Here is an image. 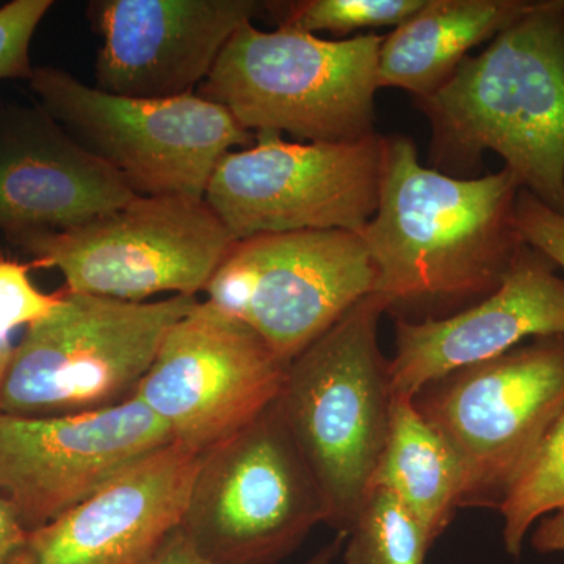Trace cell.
Masks as SVG:
<instances>
[{
  "label": "cell",
  "mask_w": 564,
  "mask_h": 564,
  "mask_svg": "<svg viewBox=\"0 0 564 564\" xmlns=\"http://www.w3.org/2000/svg\"><path fill=\"white\" fill-rule=\"evenodd\" d=\"M519 192L505 166L452 176L423 166L408 137H384L378 209L358 234L386 313L443 318L496 291L524 247L514 218Z\"/></svg>",
  "instance_id": "1"
},
{
  "label": "cell",
  "mask_w": 564,
  "mask_h": 564,
  "mask_svg": "<svg viewBox=\"0 0 564 564\" xmlns=\"http://www.w3.org/2000/svg\"><path fill=\"white\" fill-rule=\"evenodd\" d=\"M417 106L436 172L475 169L496 152L522 191L564 215V0H533Z\"/></svg>",
  "instance_id": "2"
},
{
  "label": "cell",
  "mask_w": 564,
  "mask_h": 564,
  "mask_svg": "<svg viewBox=\"0 0 564 564\" xmlns=\"http://www.w3.org/2000/svg\"><path fill=\"white\" fill-rule=\"evenodd\" d=\"M386 304L364 296L288 366L278 404L317 480L326 525L347 534L370 494L391 421Z\"/></svg>",
  "instance_id": "3"
},
{
  "label": "cell",
  "mask_w": 564,
  "mask_h": 564,
  "mask_svg": "<svg viewBox=\"0 0 564 564\" xmlns=\"http://www.w3.org/2000/svg\"><path fill=\"white\" fill-rule=\"evenodd\" d=\"M384 35L322 40L310 33L237 29L198 95L220 104L247 131L285 132L310 143L375 133L378 55Z\"/></svg>",
  "instance_id": "4"
},
{
  "label": "cell",
  "mask_w": 564,
  "mask_h": 564,
  "mask_svg": "<svg viewBox=\"0 0 564 564\" xmlns=\"http://www.w3.org/2000/svg\"><path fill=\"white\" fill-rule=\"evenodd\" d=\"M198 302L172 295L129 303L66 291L11 350L0 414L58 417L128 402L166 332Z\"/></svg>",
  "instance_id": "5"
},
{
  "label": "cell",
  "mask_w": 564,
  "mask_h": 564,
  "mask_svg": "<svg viewBox=\"0 0 564 564\" xmlns=\"http://www.w3.org/2000/svg\"><path fill=\"white\" fill-rule=\"evenodd\" d=\"M28 84L73 140L121 176L135 195L203 199L223 155L256 143L254 133L225 107L198 93L126 98L54 66H36Z\"/></svg>",
  "instance_id": "6"
},
{
  "label": "cell",
  "mask_w": 564,
  "mask_h": 564,
  "mask_svg": "<svg viewBox=\"0 0 564 564\" xmlns=\"http://www.w3.org/2000/svg\"><path fill=\"white\" fill-rule=\"evenodd\" d=\"M326 524L323 494L280 404L199 455L177 529L218 564H276Z\"/></svg>",
  "instance_id": "7"
},
{
  "label": "cell",
  "mask_w": 564,
  "mask_h": 564,
  "mask_svg": "<svg viewBox=\"0 0 564 564\" xmlns=\"http://www.w3.org/2000/svg\"><path fill=\"white\" fill-rule=\"evenodd\" d=\"M9 240L61 270L66 291L129 303L206 292L236 242L204 198L140 195L76 228Z\"/></svg>",
  "instance_id": "8"
},
{
  "label": "cell",
  "mask_w": 564,
  "mask_h": 564,
  "mask_svg": "<svg viewBox=\"0 0 564 564\" xmlns=\"http://www.w3.org/2000/svg\"><path fill=\"white\" fill-rule=\"evenodd\" d=\"M413 402L458 458L462 508L497 510L564 414V334L448 373Z\"/></svg>",
  "instance_id": "9"
},
{
  "label": "cell",
  "mask_w": 564,
  "mask_h": 564,
  "mask_svg": "<svg viewBox=\"0 0 564 564\" xmlns=\"http://www.w3.org/2000/svg\"><path fill=\"white\" fill-rule=\"evenodd\" d=\"M383 150L377 132L336 143L256 133L251 148L223 155L204 199L236 242L262 234H358L378 209Z\"/></svg>",
  "instance_id": "10"
},
{
  "label": "cell",
  "mask_w": 564,
  "mask_h": 564,
  "mask_svg": "<svg viewBox=\"0 0 564 564\" xmlns=\"http://www.w3.org/2000/svg\"><path fill=\"white\" fill-rule=\"evenodd\" d=\"M375 282L359 234H262L234 242L206 293L289 364L372 295Z\"/></svg>",
  "instance_id": "11"
},
{
  "label": "cell",
  "mask_w": 564,
  "mask_h": 564,
  "mask_svg": "<svg viewBox=\"0 0 564 564\" xmlns=\"http://www.w3.org/2000/svg\"><path fill=\"white\" fill-rule=\"evenodd\" d=\"M288 366L250 326L206 300L166 332L135 399L173 443L203 455L280 399Z\"/></svg>",
  "instance_id": "12"
},
{
  "label": "cell",
  "mask_w": 564,
  "mask_h": 564,
  "mask_svg": "<svg viewBox=\"0 0 564 564\" xmlns=\"http://www.w3.org/2000/svg\"><path fill=\"white\" fill-rule=\"evenodd\" d=\"M172 443L165 423L135 397L58 417L0 414V496L33 532Z\"/></svg>",
  "instance_id": "13"
},
{
  "label": "cell",
  "mask_w": 564,
  "mask_h": 564,
  "mask_svg": "<svg viewBox=\"0 0 564 564\" xmlns=\"http://www.w3.org/2000/svg\"><path fill=\"white\" fill-rule=\"evenodd\" d=\"M265 7L256 0H95L88 3L101 36L95 87L139 99L195 95L237 29Z\"/></svg>",
  "instance_id": "14"
},
{
  "label": "cell",
  "mask_w": 564,
  "mask_h": 564,
  "mask_svg": "<svg viewBox=\"0 0 564 564\" xmlns=\"http://www.w3.org/2000/svg\"><path fill=\"white\" fill-rule=\"evenodd\" d=\"M554 262L524 243L502 284L458 313L395 322L389 361L393 397L414 399L448 373L488 361L534 337L564 334V278Z\"/></svg>",
  "instance_id": "15"
},
{
  "label": "cell",
  "mask_w": 564,
  "mask_h": 564,
  "mask_svg": "<svg viewBox=\"0 0 564 564\" xmlns=\"http://www.w3.org/2000/svg\"><path fill=\"white\" fill-rule=\"evenodd\" d=\"M199 455L172 443L51 524L28 532L17 564H148L180 527Z\"/></svg>",
  "instance_id": "16"
},
{
  "label": "cell",
  "mask_w": 564,
  "mask_h": 564,
  "mask_svg": "<svg viewBox=\"0 0 564 564\" xmlns=\"http://www.w3.org/2000/svg\"><path fill=\"white\" fill-rule=\"evenodd\" d=\"M106 163L36 106H0V231H65L135 198Z\"/></svg>",
  "instance_id": "17"
},
{
  "label": "cell",
  "mask_w": 564,
  "mask_h": 564,
  "mask_svg": "<svg viewBox=\"0 0 564 564\" xmlns=\"http://www.w3.org/2000/svg\"><path fill=\"white\" fill-rule=\"evenodd\" d=\"M533 0H425L410 20L384 35L378 55L380 88H402L415 99L451 79L474 47L518 21Z\"/></svg>",
  "instance_id": "18"
},
{
  "label": "cell",
  "mask_w": 564,
  "mask_h": 564,
  "mask_svg": "<svg viewBox=\"0 0 564 564\" xmlns=\"http://www.w3.org/2000/svg\"><path fill=\"white\" fill-rule=\"evenodd\" d=\"M375 488L393 494L433 543L462 508L464 477L458 458L410 397L392 399L388 437L370 491Z\"/></svg>",
  "instance_id": "19"
},
{
  "label": "cell",
  "mask_w": 564,
  "mask_h": 564,
  "mask_svg": "<svg viewBox=\"0 0 564 564\" xmlns=\"http://www.w3.org/2000/svg\"><path fill=\"white\" fill-rule=\"evenodd\" d=\"M507 554L519 558L538 521L564 511V414L544 437L499 505Z\"/></svg>",
  "instance_id": "20"
},
{
  "label": "cell",
  "mask_w": 564,
  "mask_h": 564,
  "mask_svg": "<svg viewBox=\"0 0 564 564\" xmlns=\"http://www.w3.org/2000/svg\"><path fill=\"white\" fill-rule=\"evenodd\" d=\"M433 541L393 494L375 488L344 545L345 564H425Z\"/></svg>",
  "instance_id": "21"
},
{
  "label": "cell",
  "mask_w": 564,
  "mask_h": 564,
  "mask_svg": "<svg viewBox=\"0 0 564 564\" xmlns=\"http://www.w3.org/2000/svg\"><path fill=\"white\" fill-rule=\"evenodd\" d=\"M425 0H302L267 3L278 29L310 33L348 35L375 28H399L421 10Z\"/></svg>",
  "instance_id": "22"
},
{
  "label": "cell",
  "mask_w": 564,
  "mask_h": 564,
  "mask_svg": "<svg viewBox=\"0 0 564 564\" xmlns=\"http://www.w3.org/2000/svg\"><path fill=\"white\" fill-rule=\"evenodd\" d=\"M52 0H13L0 7V80L31 79V43Z\"/></svg>",
  "instance_id": "23"
},
{
  "label": "cell",
  "mask_w": 564,
  "mask_h": 564,
  "mask_svg": "<svg viewBox=\"0 0 564 564\" xmlns=\"http://www.w3.org/2000/svg\"><path fill=\"white\" fill-rule=\"evenodd\" d=\"M58 300L61 295H47L33 285L29 267L0 261V343H7L20 326H31L50 315Z\"/></svg>",
  "instance_id": "24"
},
{
  "label": "cell",
  "mask_w": 564,
  "mask_h": 564,
  "mask_svg": "<svg viewBox=\"0 0 564 564\" xmlns=\"http://www.w3.org/2000/svg\"><path fill=\"white\" fill-rule=\"evenodd\" d=\"M514 218L522 242L544 254L556 269L564 270V215L521 188Z\"/></svg>",
  "instance_id": "25"
},
{
  "label": "cell",
  "mask_w": 564,
  "mask_h": 564,
  "mask_svg": "<svg viewBox=\"0 0 564 564\" xmlns=\"http://www.w3.org/2000/svg\"><path fill=\"white\" fill-rule=\"evenodd\" d=\"M345 540L347 534L337 533L334 540L323 545L321 551L315 552L304 564H333L334 560L343 554ZM148 564H218L206 558L193 547L191 541L184 536L180 529L173 530L172 533L163 541L159 551L152 556Z\"/></svg>",
  "instance_id": "26"
},
{
  "label": "cell",
  "mask_w": 564,
  "mask_h": 564,
  "mask_svg": "<svg viewBox=\"0 0 564 564\" xmlns=\"http://www.w3.org/2000/svg\"><path fill=\"white\" fill-rule=\"evenodd\" d=\"M28 530L22 527L13 507L0 496V564H17Z\"/></svg>",
  "instance_id": "27"
},
{
  "label": "cell",
  "mask_w": 564,
  "mask_h": 564,
  "mask_svg": "<svg viewBox=\"0 0 564 564\" xmlns=\"http://www.w3.org/2000/svg\"><path fill=\"white\" fill-rule=\"evenodd\" d=\"M530 543L540 554H564V511L541 519L533 529Z\"/></svg>",
  "instance_id": "28"
},
{
  "label": "cell",
  "mask_w": 564,
  "mask_h": 564,
  "mask_svg": "<svg viewBox=\"0 0 564 564\" xmlns=\"http://www.w3.org/2000/svg\"><path fill=\"white\" fill-rule=\"evenodd\" d=\"M11 350H13V345L10 344V340L0 343V386H2L3 373H6L7 364H9Z\"/></svg>",
  "instance_id": "29"
}]
</instances>
